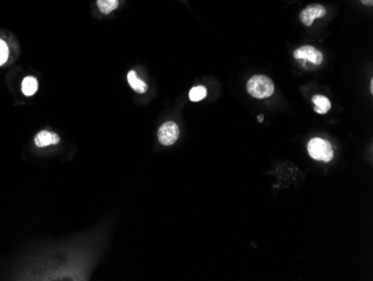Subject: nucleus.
Segmentation results:
<instances>
[{"label":"nucleus","mask_w":373,"mask_h":281,"mask_svg":"<svg viewBox=\"0 0 373 281\" xmlns=\"http://www.w3.org/2000/svg\"><path fill=\"white\" fill-rule=\"evenodd\" d=\"M247 91L251 97L256 99H266L273 96L275 85L266 75H254L248 81Z\"/></svg>","instance_id":"obj_1"},{"label":"nucleus","mask_w":373,"mask_h":281,"mask_svg":"<svg viewBox=\"0 0 373 281\" xmlns=\"http://www.w3.org/2000/svg\"><path fill=\"white\" fill-rule=\"evenodd\" d=\"M310 156L318 162L329 163L333 159V148L329 141L321 138H313L308 144Z\"/></svg>","instance_id":"obj_2"},{"label":"nucleus","mask_w":373,"mask_h":281,"mask_svg":"<svg viewBox=\"0 0 373 281\" xmlns=\"http://www.w3.org/2000/svg\"><path fill=\"white\" fill-rule=\"evenodd\" d=\"M179 127H178L177 123L168 121L159 128V131H157V139H159L161 144L170 146V144H173L177 141L178 138H179Z\"/></svg>","instance_id":"obj_3"},{"label":"nucleus","mask_w":373,"mask_h":281,"mask_svg":"<svg viewBox=\"0 0 373 281\" xmlns=\"http://www.w3.org/2000/svg\"><path fill=\"white\" fill-rule=\"evenodd\" d=\"M294 57L300 61L310 62V63H312L314 65H320L323 62L322 53L320 51H317L316 48H314L313 46H310V45H305V46H302L300 48L295 49V52H294Z\"/></svg>","instance_id":"obj_4"},{"label":"nucleus","mask_w":373,"mask_h":281,"mask_svg":"<svg viewBox=\"0 0 373 281\" xmlns=\"http://www.w3.org/2000/svg\"><path fill=\"white\" fill-rule=\"evenodd\" d=\"M326 15V10L324 6L320 5V3H313L305 8L304 10H302L300 15L301 22L303 23L305 26H311L313 22L316 18H322Z\"/></svg>","instance_id":"obj_5"},{"label":"nucleus","mask_w":373,"mask_h":281,"mask_svg":"<svg viewBox=\"0 0 373 281\" xmlns=\"http://www.w3.org/2000/svg\"><path fill=\"white\" fill-rule=\"evenodd\" d=\"M60 142V137L56 134H52L48 131H40L36 135L35 137V143L37 147H45L49 146V144H56Z\"/></svg>","instance_id":"obj_6"},{"label":"nucleus","mask_w":373,"mask_h":281,"mask_svg":"<svg viewBox=\"0 0 373 281\" xmlns=\"http://www.w3.org/2000/svg\"><path fill=\"white\" fill-rule=\"evenodd\" d=\"M312 101L314 103V111L316 113L320 114H325L330 111L331 106V101L324 96H314L312 98Z\"/></svg>","instance_id":"obj_7"},{"label":"nucleus","mask_w":373,"mask_h":281,"mask_svg":"<svg viewBox=\"0 0 373 281\" xmlns=\"http://www.w3.org/2000/svg\"><path fill=\"white\" fill-rule=\"evenodd\" d=\"M127 82L135 92H138V93L147 92V90H148L147 83L146 82H143L142 80H140L134 71H130L127 73Z\"/></svg>","instance_id":"obj_8"},{"label":"nucleus","mask_w":373,"mask_h":281,"mask_svg":"<svg viewBox=\"0 0 373 281\" xmlns=\"http://www.w3.org/2000/svg\"><path fill=\"white\" fill-rule=\"evenodd\" d=\"M37 89H38V82H37L35 77L28 76L24 78L22 90L25 96H27V97L32 96V94L36 93Z\"/></svg>","instance_id":"obj_9"},{"label":"nucleus","mask_w":373,"mask_h":281,"mask_svg":"<svg viewBox=\"0 0 373 281\" xmlns=\"http://www.w3.org/2000/svg\"><path fill=\"white\" fill-rule=\"evenodd\" d=\"M97 6L103 14H110L119 7V0H97Z\"/></svg>","instance_id":"obj_10"},{"label":"nucleus","mask_w":373,"mask_h":281,"mask_svg":"<svg viewBox=\"0 0 373 281\" xmlns=\"http://www.w3.org/2000/svg\"><path fill=\"white\" fill-rule=\"evenodd\" d=\"M206 97H207V89L202 85H199V86H196V88H192L189 92V99L192 102L201 101L202 99H205Z\"/></svg>","instance_id":"obj_11"},{"label":"nucleus","mask_w":373,"mask_h":281,"mask_svg":"<svg viewBox=\"0 0 373 281\" xmlns=\"http://www.w3.org/2000/svg\"><path fill=\"white\" fill-rule=\"evenodd\" d=\"M8 55H9V49H8L7 44L2 39H0V66L5 64Z\"/></svg>","instance_id":"obj_12"},{"label":"nucleus","mask_w":373,"mask_h":281,"mask_svg":"<svg viewBox=\"0 0 373 281\" xmlns=\"http://www.w3.org/2000/svg\"><path fill=\"white\" fill-rule=\"evenodd\" d=\"M363 5L366 6H372L373 5V0H361Z\"/></svg>","instance_id":"obj_13"},{"label":"nucleus","mask_w":373,"mask_h":281,"mask_svg":"<svg viewBox=\"0 0 373 281\" xmlns=\"http://www.w3.org/2000/svg\"><path fill=\"white\" fill-rule=\"evenodd\" d=\"M263 120H264V115H259V117H258V121H259V122H262Z\"/></svg>","instance_id":"obj_14"}]
</instances>
